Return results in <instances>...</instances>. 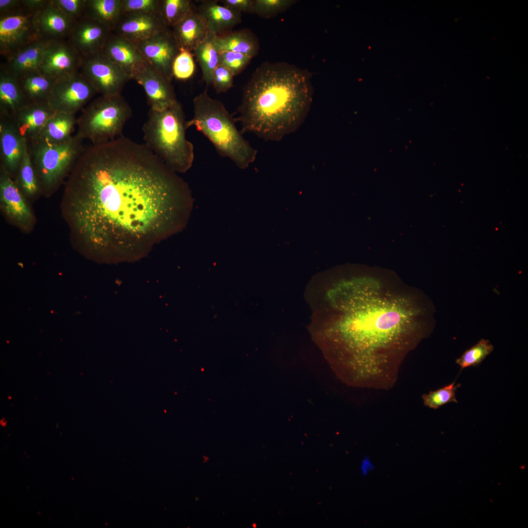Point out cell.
Returning a JSON list of instances; mask_svg holds the SVG:
<instances>
[{
	"label": "cell",
	"mask_w": 528,
	"mask_h": 528,
	"mask_svg": "<svg viewBox=\"0 0 528 528\" xmlns=\"http://www.w3.org/2000/svg\"><path fill=\"white\" fill-rule=\"evenodd\" d=\"M188 184L144 144L122 135L86 148L68 175L63 215L77 248L96 262H133L181 230Z\"/></svg>",
	"instance_id": "obj_1"
},
{
	"label": "cell",
	"mask_w": 528,
	"mask_h": 528,
	"mask_svg": "<svg viewBox=\"0 0 528 528\" xmlns=\"http://www.w3.org/2000/svg\"><path fill=\"white\" fill-rule=\"evenodd\" d=\"M362 277L342 281L327 295L329 323L317 342L346 384L389 390L408 353L425 336L424 312L413 298Z\"/></svg>",
	"instance_id": "obj_2"
},
{
	"label": "cell",
	"mask_w": 528,
	"mask_h": 528,
	"mask_svg": "<svg viewBox=\"0 0 528 528\" xmlns=\"http://www.w3.org/2000/svg\"><path fill=\"white\" fill-rule=\"evenodd\" d=\"M312 74L284 62H265L245 85L236 121L242 133L279 141L305 120L312 101Z\"/></svg>",
	"instance_id": "obj_3"
},
{
	"label": "cell",
	"mask_w": 528,
	"mask_h": 528,
	"mask_svg": "<svg viewBox=\"0 0 528 528\" xmlns=\"http://www.w3.org/2000/svg\"><path fill=\"white\" fill-rule=\"evenodd\" d=\"M194 115L186 128L194 126L212 144L221 157L231 160L241 169L253 163L257 151L251 146L236 125V120L219 100L206 90L193 99Z\"/></svg>",
	"instance_id": "obj_4"
},
{
	"label": "cell",
	"mask_w": 528,
	"mask_h": 528,
	"mask_svg": "<svg viewBox=\"0 0 528 528\" xmlns=\"http://www.w3.org/2000/svg\"><path fill=\"white\" fill-rule=\"evenodd\" d=\"M186 123L177 101L162 110L150 109L142 128L144 144L176 173L187 171L194 160V146L186 137Z\"/></svg>",
	"instance_id": "obj_5"
},
{
	"label": "cell",
	"mask_w": 528,
	"mask_h": 528,
	"mask_svg": "<svg viewBox=\"0 0 528 528\" xmlns=\"http://www.w3.org/2000/svg\"><path fill=\"white\" fill-rule=\"evenodd\" d=\"M82 141L75 135L58 143L40 136L26 141L32 164L44 194L52 193L70 173L86 149Z\"/></svg>",
	"instance_id": "obj_6"
},
{
	"label": "cell",
	"mask_w": 528,
	"mask_h": 528,
	"mask_svg": "<svg viewBox=\"0 0 528 528\" xmlns=\"http://www.w3.org/2000/svg\"><path fill=\"white\" fill-rule=\"evenodd\" d=\"M132 109L121 94L101 96L82 110L77 119L79 138L92 145L107 142L122 135L124 126L132 116Z\"/></svg>",
	"instance_id": "obj_7"
},
{
	"label": "cell",
	"mask_w": 528,
	"mask_h": 528,
	"mask_svg": "<svg viewBox=\"0 0 528 528\" xmlns=\"http://www.w3.org/2000/svg\"><path fill=\"white\" fill-rule=\"evenodd\" d=\"M97 93L79 71L56 79L48 103L55 112L75 114Z\"/></svg>",
	"instance_id": "obj_8"
},
{
	"label": "cell",
	"mask_w": 528,
	"mask_h": 528,
	"mask_svg": "<svg viewBox=\"0 0 528 528\" xmlns=\"http://www.w3.org/2000/svg\"><path fill=\"white\" fill-rule=\"evenodd\" d=\"M35 13L22 5L15 11L0 17V54L2 57L5 58L42 40L35 25Z\"/></svg>",
	"instance_id": "obj_9"
},
{
	"label": "cell",
	"mask_w": 528,
	"mask_h": 528,
	"mask_svg": "<svg viewBox=\"0 0 528 528\" xmlns=\"http://www.w3.org/2000/svg\"><path fill=\"white\" fill-rule=\"evenodd\" d=\"M80 71L102 96L121 94L125 84L130 80L101 52L82 58Z\"/></svg>",
	"instance_id": "obj_10"
},
{
	"label": "cell",
	"mask_w": 528,
	"mask_h": 528,
	"mask_svg": "<svg viewBox=\"0 0 528 528\" xmlns=\"http://www.w3.org/2000/svg\"><path fill=\"white\" fill-rule=\"evenodd\" d=\"M134 44L145 61L172 82L173 62L180 49L172 29L165 27Z\"/></svg>",
	"instance_id": "obj_11"
},
{
	"label": "cell",
	"mask_w": 528,
	"mask_h": 528,
	"mask_svg": "<svg viewBox=\"0 0 528 528\" xmlns=\"http://www.w3.org/2000/svg\"><path fill=\"white\" fill-rule=\"evenodd\" d=\"M132 79L143 88L150 109L162 110L177 101L172 82L146 61L136 68Z\"/></svg>",
	"instance_id": "obj_12"
},
{
	"label": "cell",
	"mask_w": 528,
	"mask_h": 528,
	"mask_svg": "<svg viewBox=\"0 0 528 528\" xmlns=\"http://www.w3.org/2000/svg\"><path fill=\"white\" fill-rule=\"evenodd\" d=\"M82 57L68 40L48 41L39 71L58 79L79 71Z\"/></svg>",
	"instance_id": "obj_13"
},
{
	"label": "cell",
	"mask_w": 528,
	"mask_h": 528,
	"mask_svg": "<svg viewBox=\"0 0 528 528\" xmlns=\"http://www.w3.org/2000/svg\"><path fill=\"white\" fill-rule=\"evenodd\" d=\"M0 207L4 214L21 228L27 230L32 226L31 211L14 179L3 169L0 174Z\"/></svg>",
	"instance_id": "obj_14"
},
{
	"label": "cell",
	"mask_w": 528,
	"mask_h": 528,
	"mask_svg": "<svg viewBox=\"0 0 528 528\" xmlns=\"http://www.w3.org/2000/svg\"><path fill=\"white\" fill-rule=\"evenodd\" d=\"M26 145V141L21 134L14 120L0 117V168L13 179Z\"/></svg>",
	"instance_id": "obj_15"
},
{
	"label": "cell",
	"mask_w": 528,
	"mask_h": 528,
	"mask_svg": "<svg viewBox=\"0 0 528 528\" xmlns=\"http://www.w3.org/2000/svg\"><path fill=\"white\" fill-rule=\"evenodd\" d=\"M110 32L100 23L84 16L74 23L67 40L83 58L101 52Z\"/></svg>",
	"instance_id": "obj_16"
},
{
	"label": "cell",
	"mask_w": 528,
	"mask_h": 528,
	"mask_svg": "<svg viewBox=\"0 0 528 528\" xmlns=\"http://www.w3.org/2000/svg\"><path fill=\"white\" fill-rule=\"evenodd\" d=\"M165 27L156 14L123 13L112 32L135 44Z\"/></svg>",
	"instance_id": "obj_17"
},
{
	"label": "cell",
	"mask_w": 528,
	"mask_h": 528,
	"mask_svg": "<svg viewBox=\"0 0 528 528\" xmlns=\"http://www.w3.org/2000/svg\"><path fill=\"white\" fill-rule=\"evenodd\" d=\"M101 53L132 79L136 68L145 60L135 45L125 38L110 32Z\"/></svg>",
	"instance_id": "obj_18"
},
{
	"label": "cell",
	"mask_w": 528,
	"mask_h": 528,
	"mask_svg": "<svg viewBox=\"0 0 528 528\" xmlns=\"http://www.w3.org/2000/svg\"><path fill=\"white\" fill-rule=\"evenodd\" d=\"M34 22L40 39L46 41L67 40L74 24L51 0L35 13Z\"/></svg>",
	"instance_id": "obj_19"
},
{
	"label": "cell",
	"mask_w": 528,
	"mask_h": 528,
	"mask_svg": "<svg viewBox=\"0 0 528 528\" xmlns=\"http://www.w3.org/2000/svg\"><path fill=\"white\" fill-rule=\"evenodd\" d=\"M219 0H203L197 7L198 12L205 20L209 32L220 35L230 31L242 22V14L223 5Z\"/></svg>",
	"instance_id": "obj_20"
},
{
	"label": "cell",
	"mask_w": 528,
	"mask_h": 528,
	"mask_svg": "<svg viewBox=\"0 0 528 528\" xmlns=\"http://www.w3.org/2000/svg\"><path fill=\"white\" fill-rule=\"evenodd\" d=\"M172 29L179 47L191 52L204 42L210 33L205 20L197 9Z\"/></svg>",
	"instance_id": "obj_21"
},
{
	"label": "cell",
	"mask_w": 528,
	"mask_h": 528,
	"mask_svg": "<svg viewBox=\"0 0 528 528\" xmlns=\"http://www.w3.org/2000/svg\"><path fill=\"white\" fill-rule=\"evenodd\" d=\"M48 41L40 40L5 58L1 67L17 77L39 70Z\"/></svg>",
	"instance_id": "obj_22"
},
{
	"label": "cell",
	"mask_w": 528,
	"mask_h": 528,
	"mask_svg": "<svg viewBox=\"0 0 528 528\" xmlns=\"http://www.w3.org/2000/svg\"><path fill=\"white\" fill-rule=\"evenodd\" d=\"M54 112L48 102L30 103L21 109L13 119L21 134L29 141L39 135Z\"/></svg>",
	"instance_id": "obj_23"
},
{
	"label": "cell",
	"mask_w": 528,
	"mask_h": 528,
	"mask_svg": "<svg viewBox=\"0 0 528 528\" xmlns=\"http://www.w3.org/2000/svg\"><path fill=\"white\" fill-rule=\"evenodd\" d=\"M29 104L18 78L0 67V117L14 119Z\"/></svg>",
	"instance_id": "obj_24"
},
{
	"label": "cell",
	"mask_w": 528,
	"mask_h": 528,
	"mask_svg": "<svg viewBox=\"0 0 528 528\" xmlns=\"http://www.w3.org/2000/svg\"><path fill=\"white\" fill-rule=\"evenodd\" d=\"M213 41L219 52H240L252 58L258 54L260 48L257 37L247 29L213 35Z\"/></svg>",
	"instance_id": "obj_25"
},
{
	"label": "cell",
	"mask_w": 528,
	"mask_h": 528,
	"mask_svg": "<svg viewBox=\"0 0 528 528\" xmlns=\"http://www.w3.org/2000/svg\"><path fill=\"white\" fill-rule=\"evenodd\" d=\"M21 87L30 103L48 102L56 79L39 70L17 77Z\"/></svg>",
	"instance_id": "obj_26"
},
{
	"label": "cell",
	"mask_w": 528,
	"mask_h": 528,
	"mask_svg": "<svg viewBox=\"0 0 528 528\" xmlns=\"http://www.w3.org/2000/svg\"><path fill=\"white\" fill-rule=\"evenodd\" d=\"M77 119L75 114L55 112L49 118L38 136L46 141L58 143L70 139L73 135Z\"/></svg>",
	"instance_id": "obj_27"
},
{
	"label": "cell",
	"mask_w": 528,
	"mask_h": 528,
	"mask_svg": "<svg viewBox=\"0 0 528 528\" xmlns=\"http://www.w3.org/2000/svg\"><path fill=\"white\" fill-rule=\"evenodd\" d=\"M123 14L121 0H87L85 15L107 28H114Z\"/></svg>",
	"instance_id": "obj_28"
},
{
	"label": "cell",
	"mask_w": 528,
	"mask_h": 528,
	"mask_svg": "<svg viewBox=\"0 0 528 528\" xmlns=\"http://www.w3.org/2000/svg\"><path fill=\"white\" fill-rule=\"evenodd\" d=\"M196 9L190 0H159L156 14L164 26L172 28Z\"/></svg>",
	"instance_id": "obj_29"
},
{
	"label": "cell",
	"mask_w": 528,
	"mask_h": 528,
	"mask_svg": "<svg viewBox=\"0 0 528 528\" xmlns=\"http://www.w3.org/2000/svg\"><path fill=\"white\" fill-rule=\"evenodd\" d=\"M194 52L200 66L203 81L207 86L212 84L214 72L219 65L220 53L214 43L213 34L210 33Z\"/></svg>",
	"instance_id": "obj_30"
},
{
	"label": "cell",
	"mask_w": 528,
	"mask_h": 528,
	"mask_svg": "<svg viewBox=\"0 0 528 528\" xmlns=\"http://www.w3.org/2000/svg\"><path fill=\"white\" fill-rule=\"evenodd\" d=\"M14 180L24 196L32 198L42 192L28 154L27 145Z\"/></svg>",
	"instance_id": "obj_31"
},
{
	"label": "cell",
	"mask_w": 528,
	"mask_h": 528,
	"mask_svg": "<svg viewBox=\"0 0 528 528\" xmlns=\"http://www.w3.org/2000/svg\"><path fill=\"white\" fill-rule=\"evenodd\" d=\"M494 350L490 342L482 339L477 344L465 351L456 363L462 369L480 365Z\"/></svg>",
	"instance_id": "obj_32"
},
{
	"label": "cell",
	"mask_w": 528,
	"mask_h": 528,
	"mask_svg": "<svg viewBox=\"0 0 528 528\" xmlns=\"http://www.w3.org/2000/svg\"><path fill=\"white\" fill-rule=\"evenodd\" d=\"M460 386L459 384L455 385V382H453L443 388L431 391L428 394L423 395L422 397L424 405L430 408L436 409L448 403H458L456 392Z\"/></svg>",
	"instance_id": "obj_33"
},
{
	"label": "cell",
	"mask_w": 528,
	"mask_h": 528,
	"mask_svg": "<svg viewBox=\"0 0 528 528\" xmlns=\"http://www.w3.org/2000/svg\"><path fill=\"white\" fill-rule=\"evenodd\" d=\"M193 57L191 51L180 47L173 64L174 77L180 80H185L193 75L195 70Z\"/></svg>",
	"instance_id": "obj_34"
},
{
	"label": "cell",
	"mask_w": 528,
	"mask_h": 528,
	"mask_svg": "<svg viewBox=\"0 0 528 528\" xmlns=\"http://www.w3.org/2000/svg\"><path fill=\"white\" fill-rule=\"evenodd\" d=\"M255 14L260 17L269 19L289 9L295 4V0H255Z\"/></svg>",
	"instance_id": "obj_35"
},
{
	"label": "cell",
	"mask_w": 528,
	"mask_h": 528,
	"mask_svg": "<svg viewBox=\"0 0 528 528\" xmlns=\"http://www.w3.org/2000/svg\"><path fill=\"white\" fill-rule=\"evenodd\" d=\"M252 58L244 54L232 51L219 53V65L230 70L235 76L240 74Z\"/></svg>",
	"instance_id": "obj_36"
},
{
	"label": "cell",
	"mask_w": 528,
	"mask_h": 528,
	"mask_svg": "<svg viewBox=\"0 0 528 528\" xmlns=\"http://www.w3.org/2000/svg\"><path fill=\"white\" fill-rule=\"evenodd\" d=\"M87 0H51L52 3L75 23L85 15Z\"/></svg>",
	"instance_id": "obj_37"
},
{
	"label": "cell",
	"mask_w": 528,
	"mask_h": 528,
	"mask_svg": "<svg viewBox=\"0 0 528 528\" xmlns=\"http://www.w3.org/2000/svg\"><path fill=\"white\" fill-rule=\"evenodd\" d=\"M233 73L226 67L219 65L215 70L212 85L217 93L225 92L233 86Z\"/></svg>",
	"instance_id": "obj_38"
},
{
	"label": "cell",
	"mask_w": 528,
	"mask_h": 528,
	"mask_svg": "<svg viewBox=\"0 0 528 528\" xmlns=\"http://www.w3.org/2000/svg\"><path fill=\"white\" fill-rule=\"evenodd\" d=\"M159 0H121L123 13L156 14Z\"/></svg>",
	"instance_id": "obj_39"
},
{
	"label": "cell",
	"mask_w": 528,
	"mask_h": 528,
	"mask_svg": "<svg viewBox=\"0 0 528 528\" xmlns=\"http://www.w3.org/2000/svg\"><path fill=\"white\" fill-rule=\"evenodd\" d=\"M222 5L242 14H255V0H221Z\"/></svg>",
	"instance_id": "obj_40"
},
{
	"label": "cell",
	"mask_w": 528,
	"mask_h": 528,
	"mask_svg": "<svg viewBox=\"0 0 528 528\" xmlns=\"http://www.w3.org/2000/svg\"><path fill=\"white\" fill-rule=\"evenodd\" d=\"M22 6V0H0V17L10 14Z\"/></svg>",
	"instance_id": "obj_41"
},
{
	"label": "cell",
	"mask_w": 528,
	"mask_h": 528,
	"mask_svg": "<svg viewBox=\"0 0 528 528\" xmlns=\"http://www.w3.org/2000/svg\"><path fill=\"white\" fill-rule=\"evenodd\" d=\"M49 0H22V3L24 8L31 12L36 13L44 7L48 3Z\"/></svg>",
	"instance_id": "obj_42"
},
{
	"label": "cell",
	"mask_w": 528,
	"mask_h": 528,
	"mask_svg": "<svg viewBox=\"0 0 528 528\" xmlns=\"http://www.w3.org/2000/svg\"><path fill=\"white\" fill-rule=\"evenodd\" d=\"M374 464L371 462L370 458L368 456H365L362 459L360 466V470L361 474L363 476H367L371 471L374 469Z\"/></svg>",
	"instance_id": "obj_43"
}]
</instances>
